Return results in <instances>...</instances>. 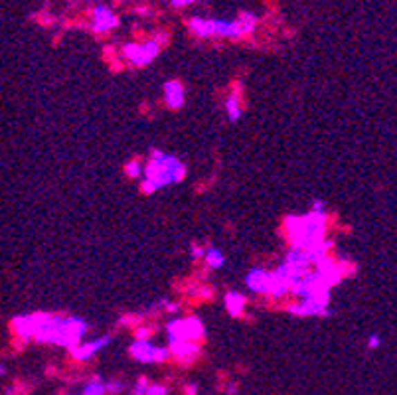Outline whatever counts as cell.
Wrapping results in <instances>:
<instances>
[{
  "label": "cell",
  "instance_id": "obj_1",
  "mask_svg": "<svg viewBox=\"0 0 397 395\" xmlns=\"http://www.w3.org/2000/svg\"><path fill=\"white\" fill-rule=\"evenodd\" d=\"M285 233L293 249L308 251L320 246L326 235V210L320 200H316L313 210L304 216H288L285 219Z\"/></svg>",
  "mask_w": 397,
  "mask_h": 395
},
{
  "label": "cell",
  "instance_id": "obj_2",
  "mask_svg": "<svg viewBox=\"0 0 397 395\" xmlns=\"http://www.w3.org/2000/svg\"><path fill=\"white\" fill-rule=\"evenodd\" d=\"M87 334V324L75 316H57V314L41 313L40 328L34 340L40 344H55L64 348H75L82 344L83 336Z\"/></svg>",
  "mask_w": 397,
  "mask_h": 395
},
{
  "label": "cell",
  "instance_id": "obj_3",
  "mask_svg": "<svg viewBox=\"0 0 397 395\" xmlns=\"http://www.w3.org/2000/svg\"><path fill=\"white\" fill-rule=\"evenodd\" d=\"M188 26L198 38H230L239 40L249 36L257 26V16L253 12H241L235 20H219V18H190Z\"/></svg>",
  "mask_w": 397,
  "mask_h": 395
},
{
  "label": "cell",
  "instance_id": "obj_4",
  "mask_svg": "<svg viewBox=\"0 0 397 395\" xmlns=\"http://www.w3.org/2000/svg\"><path fill=\"white\" fill-rule=\"evenodd\" d=\"M142 192L145 194H154L160 188H166L170 184H176L186 176V168L178 158L165 154L160 150H152V156L149 164L142 168Z\"/></svg>",
  "mask_w": 397,
  "mask_h": 395
},
{
  "label": "cell",
  "instance_id": "obj_5",
  "mask_svg": "<svg viewBox=\"0 0 397 395\" xmlns=\"http://www.w3.org/2000/svg\"><path fill=\"white\" fill-rule=\"evenodd\" d=\"M160 52V46L156 42L147 40L142 44H137V42H129L123 48V57L135 68H145L154 62V57Z\"/></svg>",
  "mask_w": 397,
  "mask_h": 395
},
{
  "label": "cell",
  "instance_id": "obj_6",
  "mask_svg": "<svg viewBox=\"0 0 397 395\" xmlns=\"http://www.w3.org/2000/svg\"><path fill=\"white\" fill-rule=\"evenodd\" d=\"M168 342H198L204 336V327L198 318H178L168 327Z\"/></svg>",
  "mask_w": 397,
  "mask_h": 395
},
{
  "label": "cell",
  "instance_id": "obj_7",
  "mask_svg": "<svg viewBox=\"0 0 397 395\" xmlns=\"http://www.w3.org/2000/svg\"><path fill=\"white\" fill-rule=\"evenodd\" d=\"M129 354L140 364H160V362H166L170 358L168 348L156 346L151 340H137L129 348Z\"/></svg>",
  "mask_w": 397,
  "mask_h": 395
},
{
  "label": "cell",
  "instance_id": "obj_8",
  "mask_svg": "<svg viewBox=\"0 0 397 395\" xmlns=\"http://www.w3.org/2000/svg\"><path fill=\"white\" fill-rule=\"evenodd\" d=\"M40 318L41 313L16 316V318H12V322H10V328H12V332L20 340H34V336H36V332L40 328Z\"/></svg>",
  "mask_w": 397,
  "mask_h": 395
},
{
  "label": "cell",
  "instance_id": "obj_9",
  "mask_svg": "<svg viewBox=\"0 0 397 395\" xmlns=\"http://www.w3.org/2000/svg\"><path fill=\"white\" fill-rule=\"evenodd\" d=\"M119 26V18L111 10L109 6H95L91 12V28L97 34H105L113 28Z\"/></svg>",
  "mask_w": 397,
  "mask_h": 395
},
{
  "label": "cell",
  "instance_id": "obj_10",
  "mask_svg": "<svg viewBox=\"0 0 397 395\" xmlns=\"http://www.w3.org/2000/svg\"><path fill=\"white\" fill-rule=\"evenodd\" d=\"M246 283L251 293L271 295V291H273V273L265 271V269H253L247 275Z\"/></svg>",
  "mask_w": 397,
  "mask_h": 395
},
{
  "label": "cell",
  "instance_id": "obj_11",
  "mask_svg": "<svg viewBox=\"0 0 397 395\" xmlns=\"http://www.w3.org/2000/svg\"><path fill=\"white\" fill-rule=\"evenodd\" d=\"M288 313L295 316H324L329 314V304L316 299H301V302L288 306Z\"/></svg>",
  "mask_w": 397,
  "mask_h": 395
},
{
  "label": "cell",
  "instance_id": "obj_12",
  "mask_svg": "<svg viewBox=\"0 0 397 395\" xmlns=\"http://www.w3.org/2000/svg\"><path fill=\"white\" fill-rule=\"evenodd\" d=\"M109 342H111L109 336H103V338H97V340L93 342L77 344V346L71 348L69 352L73 356V360H77V362H87V360H91L95 354H99L105 346H109Z\"/></svg>",
  "mask_w": 397,
  "mask_h": 395
},
{
  "label": "cell",
  "instance_id": "obj_13",
  "mask_svg": "<svg viewBox=\"0 0 397 395\" xmlns=\"http://www.w3.org/2000/svg\"><path fill=\"white\" fill-rule=\"evenodd\" d=\"M168 352L180 362H194L200 356L198 342H168Z\"/></svg>",
  "mask_w": 397,
  "mask_h": 395
},
{
  "label": "cell",
  "instance_id": "obj_14",
  "mask_svg": "<svg viewBox=\"0 0 397 395\" xmlns=\"http://www.w3.org/2000/svg\"><path fill=\"white\" fill-rule=\"evenodd\" d=\"M165 101L170 109H180L186 101V91H184V85L178 80H172V82L165 83Z\"/></svg>",
  "mask_w": 397,
  "mask_h": 395
},
{
  "label": "cell",
  "instance_id": "obj_15",
  "mask_svg": "<svg viewBox=\"0 0 397 395\" xmlns=\"http://www.w3.org/2000/svg\"><path fill=\"white\" fill-rule=\"evenodd\" d=\"M133 395H168V387L160 385V383H151L149 380H138Z\"/></svg>",
  "mask_w": 397,
  "mask_h": 395
},
{
  "label": "cell",
  "instance_id": "obj_16",
  "mask_svg": "<svg viewBox=\"0 0 397 395\" xmlns=\"http://www.w3.org/2000/svg\"><path fill=\"white\" fill-rule=\"evenodd\" d=\"M246 297L239 295V293H228V295H225V306H228V313L232 314V316H239V314L243 313V311H246Z\"/></svg>",
  "mask_w": 397,
  "mask_h": 395
},
{
  "label": "cell",
  "instance_id": "obj_17",
  "mask_svg": "<svg viewBox=\"0 0 397 395\" xmlns=\"http://www.w3.org/2000/svg\"><path fill=\"white\" fill-rule=\"evenodd\" d=\"M225 111H228V117H230L232 123H235V121L241 119L243 107H241V99H239L237 93H232V95L228 97V101H225Z\"/></svg>",
  "mask_w": 397,
  "mask_h": 395
},
{
  "label": "cell",
  "instance_id": "obj_18",
  "mask_svg": "<svg viewBox=\"0 0 397 395\" xmlns=\"http://www.w3.org/2000/svg\"><path fill=\"white\" fill-rule=\"evenodd\" d=\"M204 259H205V263H207V267H210V269H219V267L225 263V257L221 255V251L216 249V247H210V249L205 251Z\"/></svg>",
  "mask_w": 397,
  "mask_h": 395
},
{
  "label": "cell",
  "instance_id": "obj_19",
  "mask_svg": "<svg viewBox=\"0 0 397 395\" xmlns=\"http://www.w3.org/2000/svg\"><path fill=\"white\" fill-rule=\"evenodd\" d=\"M82 395H107L105 392V383L99 382V380H93L85 385V389L82 392Z\"/></svg>",
  "mask_w": 397,
  "mask_h": 395
},
{
  "label": "cell",
  "instance_id": "obj_20",
  "mask_svg": "<svg viewBox=\"0 0 397 395\" xmlns=\"http://www.w3.org/2000/svg\"><path fill=\"white\" fill-rule=\"evenodd\" d=\"M142 163H138V160H131V163L124 166V174L129 178H138L142 176Z\"/></svg>",
  "mask_w": 397,
  "mask_h": 395
},
{
  "label": "cell",
  "instance_id": "obj_21",
  "mask_svg": "<svg viewBox=\"0 0 397 395\" xmlns=\"http://www.w3.org/2000/svg\"><path fill=\"white\" fill-rule=\"evenodd\" d=\"M151 334H152V328H149V327H138V330H137V340H149L151 338Z\"/></svg>",
  "mask_w": 397,
  "mask_h": 395
},
{
  "label": "cell",
  "instance_id": "obj_22",
  "mask_svg": "<svg viewBox=\"0 0 397 395\" xmlns=\"http://www.w3.org/2000/svg\"><path fill=\"white\" fill-rule=\"evenodd\" d=\"M194 2H196V0H170V4H172L174 8H186V6H190Z\"/></svg>",
  "mask_w": 397,
  "mask_h": 395
},
{
  "label": "cell",
  "instance_id": "obj_23",
  "mask_svg": "<svg viewBox=\"0 0 397 395\" xmlns=\"http://www.w3.org/2000/svg\"><path fill=\"white\" fill-rule=\"evenodd\" d=\"M368 348H370V350L380 348V336H370V338H368Z\"/></svg>",
  "mask_w": 397,
  "mask_h": 395
},
{
  "label": "cell",
  "instance_id": "obj_24",
  "mask_svg": "<svg viewBox=\"0 0 397 395\" xmlns=\"http://www.w3.org/2000/svg\"><path fill=\"white\" fill-rule=\"evenodd\" d=\"M204 249L200 246H192V257L194 259H198V257H204Z\"/></svg>",
  "mask_w": 397,
  "mask_h": 395
},
{
  "label": "cell",
  "instance_id": "obj_25",
  "mask_svg": "<svg viewBox=\"0 0 397 395\" xmlns=\"http://www.w3.org/2000/svg\"><path fill=\"white\" fill-rule=\"evenodd\" d=\"M4 374H6V366H4V364L0 362V376H4Z\"/></svg>",
  "mask_w": 397,
  "mask_h": 395
}]
</instances>
